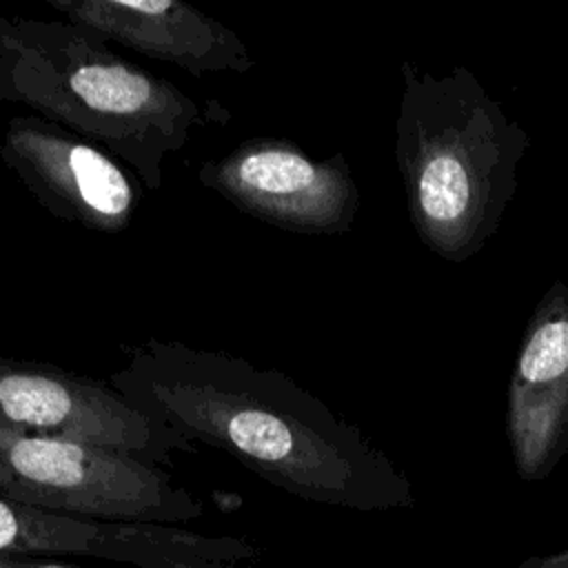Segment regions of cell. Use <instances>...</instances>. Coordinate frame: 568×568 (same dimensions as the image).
Listing matches in <instances>:
<instances>
[{"label":"cell","instance_id":"obj_1","mask_svg":"<svg viewBox=\"0 0 568 568\" xmlns=\"http://www.w3.org/2000/svg\"><path fill=\"white\" fill-rule=\"evenodd\" d=\"M109 384L189 444L217 448L304 501L359 513L415 506L395 462L277 368L149 337L126 351Z\"/></svg>","mask_w":568,"mask_h":568},{"label":"cell","instance_id":"obj_2","mask_svg":"<svg viewBox=\"0 0 568 568\" xmlns=\"http://www.w3.org/2000/svg\"><path fill=\"white\" fill-rule=\"evenodd\" d=\"M0 104H24L160 189L164 160L195 129L231 113L129 62L100 33L67 18L0 16Z\"/></svg>","mask_w":568,"mask_h":568},{"label":"cell","instance_id":"obj_3","mask_svg":"<svg viewBox=\"0 0 568 568\" xmlns=\"http://www.w3.org/2000/svg\"><path fill=\"white\" fill-rule=\"evenodd\" d=\"M528 131L466 67L435 75L402 62L395 160L419 242L462 264L499 231L515 200Z\"/></svg>","mask_w":568,"mask_h":568},{"label":"cell","instance_id":"obj_4","mask_svg":"<svg viewBox=\"0 0 568 568\" xmlns=\"http://www.w3.org/2000/svg\"><path fill=\"white\" fill-rule=\"evenodd\" d=\"M0 497L49 513L182 526L204 501L160 466L64 437L0 428Z\"/></svg>","mask_w":568,"mask_h":568},{"label":"cell","instance_id":"obj_5","mask_svg":"<svg viewBox=\"0 0 568 568\" xmlns=\"http://www.w3.org/2000/svg\"><path fill=\"white\" fill-rule=\"evenodd\" d=\"M0 428L75 439L153 466L193 450V444L140 413L111 384L9 355H0Z\"/></svg>","mask_w":568,"mask_h":568},{"label":"cell","instance_id":"obj_6","mask_svg":"<svg viewBox=\"0 0 568 568\" xmlns=\"http://www.w3.org/2000/svg\"><path fill=\"white\" fill-rule=\"evenodd\" d=\"M200 184L246 215L304 235H342L359 211V189L342 153L315 160L286 138H251L204 162Z\"/></svg>","mask_w":568,"mask_h":568},{"label":"cell","instance_id":"obj_7","mask_svg":"<svg viewBox=\"0 0 568 568\" xmlns=\"http://www.w3.org/2000/svg\"><path fill=\"white\" fill-rule=\"evenodd\" d=\"M0 555L53 561L98 559L131 568H246L257 561L260 550L244 537L73 517L0 497Z\"/></svg>","mask_w":568,"mask_h":568},{"label":"cell","instance_id":"obj_8","mask_svg":"<svg viewBox=\"0 0 568 568\" xmlns=\"http://www.w3.org/2000/svg\"><path fill=\"white\" fill-rule=\"evenodd\" d=\"M0 158L53 217L98 233H122L140 204L126 169L98 144L40 115H13Z\"/></svg>","mask_w":568,"mask_h":568},{"label":"cell","instance_id":"obj_9","mask_svg":"<svg viewBox=\"0 0 568 568\" xmlns=\"http://www.w3.org/2000/svg\"><path fill=\"white\" fill-rule=\"evenodd\" d=\"M506 435L517 475L546 479L568 453V286L537 302L508 382Z\"/></svg>","mask_w":568,"mask_h":568},{"label":"cell","instance_id":"obj_10","mask_svg":"<svg viewBox=\"0 0 568 568\" xmlns=\"http://www.w3.org/2000/svg\"><path fill=\"white\" fill-rule=\"evenodd\" d=\"M69 22L100 33L142 55L175 64L186 73H246L255 67L242 38L178 0H47Z\"/></svg>","mask_w":568,"mask_h":568},{"label":"cell","instance_id":"obj_11","mask_svg":"<svg viewBox=\"0 0 568 568\" xmlns=\"http://www.w3.org/2000/svg\"><path fill=\"white\" fill-rule=\"evenodd\" d=\"M0 568H98V566H82V564H78V561L27 559V557H7V555H0Z\"/></svg>","mask_w":568,"mask_h":568},{"label":"cell","instance_id":"obj_12","mask_svg":"<svg viewBox=\"0 0 568 568\" xmlns=\"http://www.w3.org/2000/svg\"><path fill=\"white\" fill-rule=\"evenodd\" d=\"M513 568H568V548L552 555H537L519 561Z\"/></svg>","mask_w":568,"mask_h":568}]
</instances>
